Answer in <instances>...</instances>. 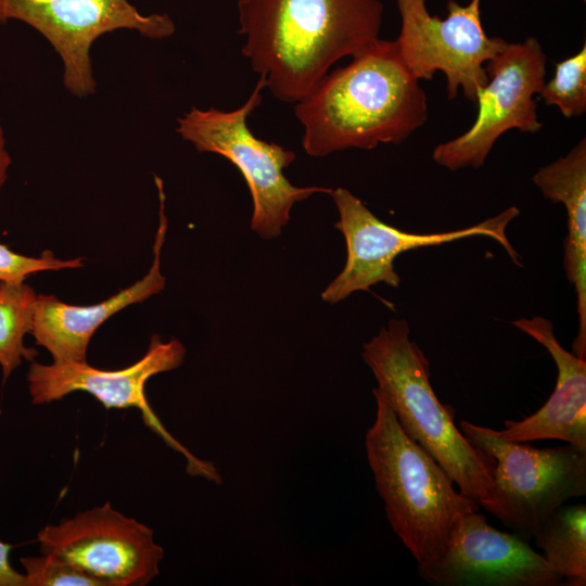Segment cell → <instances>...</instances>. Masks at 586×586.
Returning a JSON list of instances; mask_svg holds the SVG:
<instances>
[{"label":"cell","mask_w":586,"mask_h":586,"mask_svg":"<svg viewBox=\"0 0 586 586\" xmlns=\"http://www.w3.org/2000/svg\"><path fill=\"white\" fill-rule=\"evenodd\" d=\"M527 542L472 511L456 522L441 557L418 572L436 586L563 585L562 576Z\"/></svg>","instance_id":"13"},{"label":"cell","mask_w":586,"mask_h":586,"mask_svg":"<svg viewBox=\"0 0 586 586\" xmlns=\"http://www.w3.org/2000/svg\"><path fill=\"white\" fill-rule=\"evenodd\" d=\"M302 145L321 157L349 148L398 144L428 119L426 97L395 40L378 39L327 74L294 106Z\"/></svg>","instance_id":"2"},{"label":"cell","mask_w":586,"mask_h":586,"mask_svg":"<svg viewBox=\"0 0 586 586\" xmlns=\"http://www.w3.org/2000/svg\"><path fill=\"white\" fill-rule=\"evenodd\" d=\"M466 438L491 460L497 493L511 530L530 540L558 507L586 494V449L574 445L536 448L500 431L461 421Z\"/></svg>","instance_id":"6"},{"label":"cell","mask_w":586,"mask_h":586,"mask_svg":"<svg viewBox=\"0 0 586 586\" xmlns=\"http://www.w3.org/2000/svg\"><path fill=\"white\" fill-rule=\"evenodd\" d=\"M361 357L378 382L372 392L387 404L404 432L441 464L464 496L511 530L491 460L455 424L451 407L437 398L429 360L410 340L408 322L391 319L362 345Z\"/></svg>","instance_id":"3"},{"label":"cell","mask_w":586,"mask_h":586,"mask_svg":"<svg viewBox=\"0 0 586 586\" xmlns=\"http://www.w3.org/2000/svg\"><path fill=\"white\" fill-rule=\"evenodd\" d=\"M512 324L542 344L553 359L556 387L533 415L505 421L501 435L514 442L559 440L586 449V359L570 353L558 342L552 323L540 316L520 318Z\"/></svg>","instance_id":"15"},{"label":"cell","mask_w":586,"mask_h":586,"mask_svg":"<svg viewBox=\"0 0 586 586\" xmlns=\"http://www.w3.org/2000/svg\"><path fill=\"white\" fill-rule=\"evenodd\" d=\"M8 20L44 36L62 59L65 87L77 97L95 89L89 51L101 35L127 28L162 39L175 30L167 14L142 15L127 0H0V23Z\"/></svg>","instance_id":"10"},{"label":"cell","mask_w":586,"mask_h":586,"mask_svg":"<svg viewBox=\"0 0 586 586\" xmlns=\"http://www.w3.org/2000/svg\"><path fill=\"white\" fill-rule=\"evenodd\" d=\"M375 419L365 447L375 487L394 533L410 551L418 569L442 555L456 522L480 506L455 487L441 464L399 425L375 393Z\"/></svg>","instance_id":"4"},{"label":"cell","mask_w":586,"mask_h":586,"mask_svg":"<svg viewBox=\"0 0 586 586\" xmlns=\"http://www.w3.org/2000/svg\"><path fill=\"white\" fill-rule=\"evenodd\" d=\"M242 53L278 100H303L340 59L379 39L380 0H239Z\"/></svg>","instance_id":"1"},{"label":"cell","mask_w":586,"mask_h":586,"mask_svg":"<svg viewBox=\"0 0 586 586\" xmlns=\"http://www.w3.org/2000/svg\"><path fill=\"white\" fill-rule=\"evenodd\" d=\"M544 196L562 203L568 216L563 242V267L574 285L578 332L573 353L586 359V140L583 138L565 156L539 168L532 178Z\"/></svg>","instance_id":"16"},{"label":"cell","mask_w":586,"mask_h":586,"mask_svg":"<svg viewBox=\"0 0 586 586\" xmlns=\"http://www.w3.org/2000/svg\"><path fill=\"white\" fill-rule=\"evenodd\" d=\"M84 266L81 257L60 259L46 250L39 257L17 254L0 243V282L21 283L30 275L46 270L73 269Z\"/></svg>","instance_id":"21"},{"label":"cell","mask_w":586,"mask_h":586,"mask_svg":"<svg viewBox=\"0 0 586 586\" xmlns=\"http://www.w3.org/2000/svg\"><path fill=\"white\" fill-rule=\"evenodd\" d=\"M153 530L110 502L38 532L40 552L60 557L103 586H145L160 573L163 548Z\"/></svg>","instance_id":"12"},{"label":"cell","mask_w":586,"mask_h":586,"mask_svg":"<svg viewBox=\"0 0 586 586\" xmlns=\"http://www.w3.org/2000/svg\"><path fill=\"white\" fill-rule=\"evenodd\" d=\"M532 538L545 560L562 576L563 585H586V505H561Z\"/></svg>","instance_id":"17"},{"label":"cell","mask_w":586,"mask_h":586,"mask_svg":"<svg viewBox=\"0 0 586 586\" xmlns=\"http://www.w3.org/2000/svg\"><path fill=\"white\" fill-rule=\"evenodd\" d=\"M547 56L534 37L508 46L485 65L486 86L477 95L479 112L472 126L433 151L436 164L456 171L481 167L497 139L507 130L536 132L538 120L534 94L546 76Z\"/></svg>","instance_id":"9"},{"label":"cell","mask_w":586,"mask_h":586,"mask_svg":"<svg viewBox=\"0 0 586 586\" xmlns=\"http://www.w3.org/2000/svg\"><path fill=\"white\" fill-rule=\"evenodd\" d=\"M11 164V157L5 150V138L2 127L0 126V190L7 180V171Z\"/></svg>","instance_id":"23"},{"label":"cell","mask_w":586,"mask_h":586,"mask_svg":"<svg viewBox=\"0 0 586 586\" xmlns=\"http://www.w3.org/2000/svg\"><path fill=\"white\" fill-rule=\"evenodd\" d=\"M184 356L186 348L180 341L163 342L153 335L144 356L124 369H97L86 361H53L50 365L31 361L27 374L29 394L31 402L40 405L81 391L91 394L106 409L137 408L145 425L186 457L188 473L219 483L220 475L214 464L198 459L177 442L162 425L145 397L148 380L178 368Z\"/></svg>","instance_id":"11"},{"label":"cell","mask_w":586,"mask_h":586,"mask_svg":"<svg viewBox=\"0 0 586 586\" xmlns=\"http://www.w3.org/2000/svg\"><path fill=\"white\" fill-rule=\"evenodd\" d=\"M37 293L21 283L0 282V366L3 383L22 361H34L37 351L26 347L30 333Z\"/></svg>","instance_id":"18"},{"label":"cell","mask_w":586,"mask_h":586,"mask_svg":"<svg viewBox=\"0 0 586 586\" xmlns=\"http://www.w3.org/2000/svg\"><path fill=\"white\" fill-rule=\"evenodd\" d=\"M25 586H103L79 566L53 555L21 558Z\"/></svg>","instance_id":"20"},{"label":"cell","mask_w":586,"mask_h":586,"mask_svg":"<svg viewBox=\"0 0 586 586\" xmlns=\"http://www.w3.org/2000/svg\"><path fill=\"white\" fill-rule=\"evenodd\" d=\"M395 1L402 20L395 42L410 73L419 80L431 79L441 71L447 79L449 100L461 89L475 103L488 81L486 63L509 43L484 31L481 0L467 5L448 0L444 20L430 14L426 0Z\"/></svg>","instance_id":"8"},{"label":"cell","mask_w":586,"mask_h":586,"mask_svg":"<svg viewBox=\"0 0 586 586\" xmlns=\"http://www.w3.org/2000/svg\"><path fill=\"white\" fill-rule=\"evenodd\" d=\"M539 95L547 105H556L566 118L581 116L585 113V44L576 54L557 63L553 77L544 82Z\"/></svg>","instance_id":"19"},{"label":"cell","mask_w":586,"mask_h":586,"mask_svg":"<svg viewBox=\"0 0 586 586\" xmlns=\"http://www.w3.org/2000/svg\"><path fill=\"white\" fill-rule=\"evenodd\" d=\"M265 80L259 77L245 103L233 111L193 107L178 118V133L199 152L219 154L242 174L253 200L251 229L264 239L278 237L290 220L292 206L310 195L331 193L329 188L295 187L283 169L295 160V153L275 142L257 138L246 124L262 102Z\"/></svg>","instance_id":"5"},{"label":"cell","mask_w":586,"mask_h":586,"mask_svg":"<svg viewBox=\"0 0 586 586\" xmlns=\"http://www.w3.org/2000/svg\"><path fill=\"white\" fill-rule=\"evenodd\" d=\"M12 546L0 540V586H25L24 574L15 571L9 562Z\"/></svg>","instance_id":"22"},{"label":"cell","mask_w":586,"mask_h":586,"mask_svg":"<svg viewBox=\"0 0 586 586\" xmlns=\"http://www.w3.org/2000/svg\"><path fill=\"white\" fill-rule=\"evenodd\" d=\"M330 194L340 216L335 228L343 233L347 250L343 270L321 293V298L330 304L339 303L356 291H369L379 282L398 288L400 278L394 269V260L404 252L470 237L492 238L515 265L522 266L520 255L506 235L508 225L520 214L515 206L463 229L418 234L380 220L346 189L336 188Z\"/></svg>","instance_id":"7"},{"label":"cell","mask_w":586,"mask_h":586,"mask_svg":"<svg viewBox=\"0 0 586 586\" xmlns=\"http://www.w3.org/2000/svg\"><path fill=\"white\" fill-rule=\"evenodd\" d=\"M160 196V222L153 246L154 259L148 273L118 293L90 306L69 305L55 295L37 294L30 333L53 361H86L89 342L100 326L123 308L142 303L165 286L161 252L167 229L163 181L155 177Z\"/></svg>","instance_id":"14"}]
</instances>
